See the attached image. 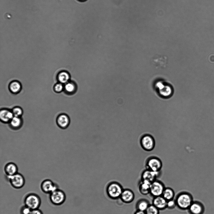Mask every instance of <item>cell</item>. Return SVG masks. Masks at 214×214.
I'll use <instances>...</instances> for the list:
<instances>
[{
    "instance_id": "obj_14",
    "label": "cell",
    "mask_w": 214,
    "mask_h": 214,
    "mask_svg": "<svg viewBox=\"0 0 214 214\" xmlns=\"http://www.w3.org/2000/svg\"><path fill=\"white\" fill-rule=\"evenodd\" d=\"M14 115L12 110L7 109H2L0 111V120L4 123H9Z\"/></svg>"
},
{
    "instance_id": "obj_19",
    "label": "cell",
    "mask_w": 214,
    "mask_h": 214,
    "mask_svg": "<svg viewBox=\"0 0 214 214\" xmlns=\"http://www.w3.org/2000/svg\"><path fill=\"white\" fill-rule=\"evenodd\" d=\"M150 204L147 199L142 198L137 202L135 207L136 210L145 211Z\"/></svg>"
},
{
    "instance_id": "obj_20",
    "label": "cell",
    "mask_w": 214,
    "mask_h": 214,
    "mask_svg": "<svg viewBox=\"0 0 214 214\" xmlns=\"http://www.w3.org/2000/svg\"><path fill=\"white\" fill-rule=\"evenodd\" d=\"M157 87L160 94L164 96H169L171 93L170 87L168 85L164 84L162 82H159L157 84Z\"/></svg>"
},
{
    "instance_id": "obj_17",
    "label": "cell",
    "mask_w": 214,
    "mask_h": 214,
    "mask_svg": "<svg viewBox=\"0 0 214 214\" xmlns=\"http://www.w3.org/2000/svg\"><path fill=\"white\" fill-rule=\"evenodd\" d=\"M4 171L7 176H11L18 173V168L15 163L10 162L5 165Z\"/></svg>"
},
{
    "instance_id": "obj_13",
    "label": "cell",
    "mask_w": 214,
    "mask_h": 214,
    "mask_svg": "<svg viewBox=\"0 0 214 214\" xmlns=\"http://www.w3.org/2000/svg\"><path fill=\"white\" fill-rule=\"evenodd\" d=\"M167 201L162 195L153 197L152 204L159 211L167 208Z\"/></svg>"
},
{
    "instance_id": "obj_8",
    "label": "cell",
    "mask_w": 214,
    "mask_h": 214,
    "mask_svg": "<svg viewBox=\"0 0 214 214\" xmlns=\"http://www.w3.org/2000/svg\"><path fill=\"white\" fill-rule=\"evenodd\" d=\"M12 186L14 188L19 189L25 184V180L23 176L18 173L11 176H7Z\"/></svg>"
},
{
    "instance_id": "obj_6",
    "label": "cell",
    "mask_w": 214,
    "mask_h": 214,
    "mask_svg": "<svg viewBox=\"0 0 214 214\" xmlns=\"http://www.w3.org/2000/svg\"><path fill=\"white\" fill-rule=\"evenodd\" d=\"M50 199L53 205L60 206L65 201L66 195L63 190L58 188L50 194Z\"/></svg>"
},
{
    "instance_id": "obj_11",
    "label": "cell",
    "mask_w": 214,
    "mask_h": 214,
    "mask_svg": "<svg viewBox=\"0 0 214 214\" xmlns=\"http://www.w3.org/2000/svg\"><path fill=\"white\" fill-rule=\"evenodd\" d=\"M56 123L57 126L60 128L65 129L69 126L70 119L66 114L62 113L59 115L56 119Z\"/></svg>"
},
{
    "instance_id": "obj_23",
    "label": "cell",
    "mask_w": 214,
    "mask_h": 214,
    "mask_svg": "<svg viewBox=\"0 0 214 214\" xmlns=\"http://www.w3.org/2000/svg\"><path fill=\"white\" fill-rule=\"evenodd\" d=\"M9 88L12 92L17 93L20 90L21 86L19 83L17 81H14L10 83Z\"/></svg>"
},
{
    "instance_id": "obj_12",
    "label": "cell",
    "mask_w": 214,
    "mask_h": 214,
    "mask_svg": "<svg viewBox=\"0 0 214 214\" xmlns=\"http://www.w3.org/2000/svg\"><path fill=\"white\" fill-rule=\"evenodd\" d=\"M134 198L133 191L130 189H123L120 198L123 202L130 203L134 200Z\"/></svg>"
},
{
    "instance_id": "obj_30",
    "label": "cell",
    "mask_w": 214,
    "mask_h": 214,
    "mask_svg": "<svg viewBox=\"0 0 214 214\" xmlns=\"http://www.w3.org/2000/svg\"><path fill=\"white\" fill-rule=\"evenodd\" d=\"M30 214H43L42 211L39 209L31 210Z\"/></svg>"
},
{
    "instance_id": "obj_7",
    "label": "cell",
    "mask_w": 214,
    "mask_h": 214,
    "mask_svg": "<svg viewBox=\"0 0 214 214\" xmlns=\"http://www.w3.org/2000/svg\"><path fill=\"white\" fill-rule=\"evenodd\" d=\"M165 187L161 181L157 179L151 184L149 194L153 197L161 196Z\"/></svg>"
},
{
    "instance_id": "obj_5",
    "label": "cell",
    "mask_w": 214,
    "mask_h": 214,
    "mask_svg": "<svg viewBox=\"0 0 214 214\" xmlns=\"http://www.w3.org/2000/svg\"><path fill=\"white\" fill-rule=\"evenodd\" d=\"M140 143L142 148L147 151H152L154 148L155 144L154 138L149 134H144L141 136Z\"/></svg>"
},
{
    "instance_id": "obj_29",
    "label": "cell",
    "mask_w": 214,
    "mask_h": 214,
    "mask_svg": "<svg viewBox=\"0 0 214 214\" xmlns=\"http://www.w3.org/2000/svg\"><path fill=\"white\" fill-rule=\"evenodd\" d=\"M54 88L56 92H60L62 91L63 89V86L61 83H59L56 84Z\"/></svg>"
},
{
    "instance_id": "obj_10",
    "label": "cell",
    "mask_w": 214,
    "mask_h": 214,
    "mask_svg": "<svg viewBox=\"0 0 214 214\" xmlns=\"http://www.w3.org/2000/svg\"><path fill=\"white\" fill-rule=\"evenodd\" d=\"M40 188L43 192L50 194L58 188L57 185L52 180L46 179L41 183Z\"/></svg>"
},
{
    "instance_id": "obj_16",
    "label": "cell",
    "mask_w": 214,
    "mask_h": 214,
    "mask_svg": "<svg viewBox=\"0 0 214 214\" xmlns=\"http://www.w3.org/2000/svg\"><path fill=\"white\" fill-rule=\"evenodd\" d=\"M188 210L190 214H201L203 211V207L198 202L193 201Z\"/></svg>"
},
{
    "instance_id": "obj_2",
    "label": "cell",
    "mask_w": 214,
    "mask_h": 214,
    "mask_svg": "<svg viewBox=\"0 0 214 214\" xmlns=\"http://www.w3.org/2000/svg\"><path fill=\"white\" fill-rule=\"evenodd\" d=\"M123 189L119 183L112 181L108 184L106 190L107 194L110 198L115 200L120 198Z\"/></svg>"
},
{
    "instance_id": "obj_28",
    "label": "cell",
    "mask_w": 214,
    "mask_h": 214,
    "mask_svg": "<svg viewBox=\"0 0 214 214\" xmlns=\"http://www.w3.org/2000/svg\"><path fill=\"white\" fill-rule=\"evenodd\" d=\"M31 211L30 209L24 205L20 209V214H30Z\"/></svg>"
},
{
    "instance_id": "obj_24",
    "label": "cell",
    "mask_w": 214,
    "mask_h": 214,
    "mask_svg": "<svg viewBox=\"0 0 214 214\" xmlns=\"http://www.w3.org/2000/svg\"><path fill=\"white\" fill-rule=\"evenodd\" d=\"M146 214H159V210L153 204H150L145 211Z\"/></svg>"
},
{
    "instance_id": "obj_21",
    "label": "cell",
    "mask_w": 214,
    "mask_h": 214,
    "mask_svg": "<svg viewBox=\"0 0 214 214\" xmlns=\"http://www.w3.org/2000/svg\"><path fill=\"white\" fill-rule=\"evenodd\" d=\"M162 196L167 201L174 199L175 193L174 190L170 187H165Z\"/></svg>"
},
{
    "instance_id": "obj_4",
    "label": "cell",
    "mask_w": 214,
    "mask_h": 214,
    "mask_svg": "<svg viewBox=\"0 0 214 214\" xmlns=\"http://www.w3.org/2000/svg\"><path fill=\"white\" fill-rule=\"evenodd\" d=\"M146 169L156 172L161 171L162 163L161 160L158 157L151 156L148 157L145 163Z\"/></svg>"
},
{
    "instance_id": "obj_15",
    "label": "cell",
    "mask_w": 214,
    "mask_h": 214,
    "mask_svg": "<svg viewBox=\"0 0 214 214\" xmlns=\"http://www.w3.org/2000/svg\"><path fill=\"white\" fill-rule=\"evenodd\" d=\"M151 183L147 181L140 180L138 183V190L141 194L147 195L150 193Z\"/></svg>"
},
{
    "instance_id": "obj_32",
    "label": "cell",
    "mask_w": 214,
    "mask_h": 214,
    "mask_svg": "<svg viewBox=\"0 0 214 214\" xmlns=\"http://www.w3.org/2000/svg\"></svg>"
},
{
    "instance_id": "obj_31",
    "label": "cell",
    "mask_w": 214,
    "mask_h": 214,
    "mask_svg": "<svg viewBox=\"0 0 214 214\" xmlns=\"http://www.w3.org/2000/svg\"><path fill=\"white\" fill-rule=\"evenodd\" d=\"M134 214H146L145 211L136 210Z\"/></svg>"
},
{
    "instance_id": "obj_9",
    "label": "cell",
    "mask_w": 214,
    "mask_h": 214,
    "mask_svg": "<svg viewBox=\"0 0 214 214\" xmlns=\"http://www.w3.org/2000/svg\"><path fill=\"white\" fill-rule=\"evenodd\" d=\"M161 174V171L154 172L146 169L142 172L141 180L147 181L151 183L157 179Z\"/></svg>"
},
{
    "instance_id": "obj_3",
    "label": "cell",
    "mask_w": 214,
    "mask_h": 214,
    "mask_svg": "<svg viewBox=\"0 0 214 214\" xmlns=\"http://www.w3.org/2000/svg\"><path fill=\"white\" fill-rule=\"evenodd\" d=\"M24 202L25 205L32 210L39 208L41 204V200L38 195L31 193L26 196Z\"/></svg>"
},
{
    "instance_id": "obj_1",
    "label": "cell",
    "mask_w": 214,
    "mask_h": 214,
    "mask_svg": "<svg viewBox=\"0 0 214 214\" xmlns=\"http://www.w3.org/2000/svg\"><path fill=\"white\" fill-rule=\"evenodd\" d=\"M175 200L176 206L182 210H188L193 201L191 194L184 191L179 193L176 195Z\"/></svg>"
},
{
    "instance_id": "obj_22",
    "label": "cell",
    "mask_w": 214,
    "mask_h": 214,
    "mask_svg": "<svg viewBox=\"0 0 214 214\" xmlns=\"http://www.w3.org/2000/svg\"><path fill=\"white\" fill-rule=\"evenodd\" d=\"M70 75L68 73L65 72H60L58 76L59 81L62 83H65L68 82L70 78Z\"/></svg>"
},
{
    "instance_id": "obj_25",
    "label": "cell",
    "mask_w": 214,
    "mask_h": 214,
    "mask_svg": "<svg viewBox=\"0 0 214 214\" xmlns=\"http://www.w3.org/2000/svg\"><path fill=\"white\" fill-rule=\"evenodd\" d=\"M65 89L68 93H73L75 92L76 87L75 84L73 83L70 82L66 83L65 86Z\"/></svg>"
},
{
    "instance_id": "obj_18",
    "label": "cell",
    "mask_w": 214,
    "mask_h": 214,
    "mask_svg": "<svg viewBox=\"0 0 214 214\" xmlns=\"http://www.w3.org/2000/svg\"><path fill=\"white\" fill-rule=\"evenodd\" d=\"M10 127L13 130L20 129L23 124V120L21 117L14 116L8 123Z\"/></svg>"
},
{
    "instance_id": "obj_27",
    "label": "cell",
    "mask_w": 214,
    "mask_h": 214,
    "mask_svg": "<svg viewBox=\"0 0 214 214\" xmlns=\"http://www.w3.org/2000/svg\"><path fill=\"white\" fill-rule=\"evenodd\" d=\"M176 206L175 199H174L168 201L167 203V208L169 209H173Z\"/></svg>"
},
{
    "instance_id": "obj_26",
    "label": "cell",
    "mask_w": 214,
    "mask_h": 214,
    "mask_svg": "<svg viewBox=\"0 0 214 214\" xmlns=\"http://www.w3.org/2000/svg\"><path fill=\"white\" fill-rule=\"evenodd\" d=\"M14 116L21 117L23 114V111L22 109L19 107L13 108L12 110Z\"/></svg>"
}]
</instances>
